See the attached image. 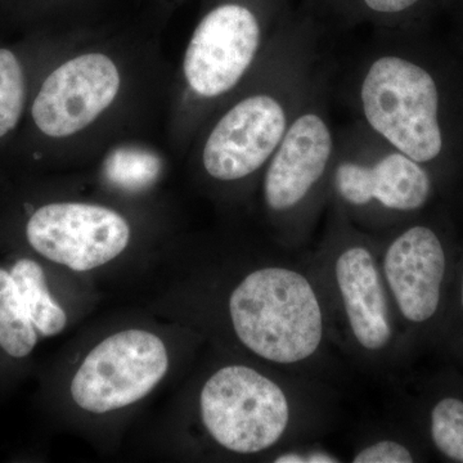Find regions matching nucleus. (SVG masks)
<instances>
[{
	"label": "nucleus",
	"instance_id": "6ab92c4d",
	"mask_svg": "<svg viewBox=\"0 0 463 463\" xmlns=\"http://www.w3.org/2000/svg\"><path fill=\"white\" fill-rule=\"evenodd\" d=\"M346 0H304L301 11L307 16L318 21L322 17H336L339 20L341 11Z\"/></svg>",
	"mask_w": 463,
	"mask_h": 463
},
{
	"label": "nucleus",
	"instance_id": "1a4fd4ad",
	"mask_svg": "<svg viewBox=\"0 0 463 463\" xmlns=\"http://www.w3.org/2000/svg\"><path fill=\"white\" fill-rule=\"evenodd\" d=\"M120 83L118 67L105 54L72 58L53 70L33 96V127L50 138L80 132L111 106Z\"/></svg>",
	"mask_w": 463,
	"mask_h": 463
},
{
	"label": "nucleus",
	"instance_id": "ddd939ff",
	"mask_svg": "<svg viewBox=\"0 0 463 463\" xmlns=\"http://www.w3.org/2000/svg\"><path fill=\"white\" fill-rule=\"evenodd\" d=\"M38 344V331L27 317L16 283L0 267V356L18 362L29 358Z\"/></svg>",
	"mask_w": 463,
	"mask_h": 463
},
{
	"label": "nucleus",
	"instance_id": "dca6fc26",
	"mask_svg": "<svg viewBox=\"0 0 463 463\" xmlns=\"http://www.w3.org/2000/svg\"><path fill=\"white\" fill-rule=\"evenodd\" d=\"M163 169L160 157L141 147L114 149L103 164L106 179L125 191H142L154 184Z\"/></svg>",
	"mask_w": 463,
	"mask_h": 463
},
{
	"label": "nucleus",
	"instance_id": "a211bd4d",
	"mask_svg": "<svg viewBox=\"0 0 463 463\" xmlns=\"http://www.w3.org/2000/svg\"><path fill=\"white\" fill-rule=\"evenodd\" d=\"M354 463H411L413 457L410 450L392 440H383L364 448L353 459Z\"/></svg>",
	"mask_w": 463,
	"mask_h": 463
},
{
	"label": "nucleus",
	"instance_id": "2eb2a0df",
	"mask_svg": "<svg viewBox=\"0 0 463 463\" xmlns=\"http://www.w3.org/2000/svg\"><path fill=\"white\" fill-rule=\"evenodd\" d=\"M432 0H346L339 21L346 25L370 24L383 32H395L431 5Z\"/></svg>",
	"mask_w": 463,
	"mask_h": 463
},
{
	"label": "nucleus",
	"instance_id": "9b49d317",
	"mask_svg": "<svg viewBox=\"0 0 463 463\" xmlns=\"http://www.w3.org/2000/svg\"><path fill=\"white\" fill-rule=\"evenodd\" d=\"M335 272L356 341L368 350L388 345L392 334L388 304L370 250L364 246L344 250Z\"/></svg>",
	"mask_w": 463,
	"mask_h": 463
},
{
	"label": "nucleus",
	"instance_id": "0eeeda50",
	"mask_svg": "<svg viewBox=\"0 0 463 463\" xmlns=\"http://www.w3.org/2000/svg\"><path fill=\"white\" fill-rule=\"evenodd\" d=\"M339 136L335 132L319 79L292 118L265 166V205L276 214L298 209L330 175Z\"/></svg>",
	"mask_w": 463,
	"mask_h": 463
},
{
	"label": "nucleus",
	"instance_id": "4468645a",
	"mask_svg": "<svg viewBox=\"0 0 463 463\" xmlns=\"http://www.w3.org/2000/svg\"><path fill=\"white\" fill-rule=\"evenodd\" d=\"M29 78L21 53L0 47V142L14 134L25 112Z\"/></svg>",
	"mask_w": 463,
	"mask_h": 463
},
{
	"label": "nucleus",
	"instance_id": "412c9836",
	"mask_svg": "<svg viewBox=\"0 0 463 463\" xmlns=\"http://www.w3.org/2000/svg\"><path fill=\"white\" fill-rule=\"evenodd\" d=\"M462 306H463V281H462Z\"/></svg>",
	"mask_w": 463,
	"mask_h": 463
},
{
	"label": "nucleus",
	"instance_id": "20e7f679",
	"mask_svg": "<svg viewBox=\"0 0 463 463\" xmlns=\"http://www.w3.org/2000/svg\"><path fill=\"white\" fill-rule=\"evenodd\" d=\"M200 412L216 443L240 455L269 449L285 434L289 420L283 390L246 365H227L206 381Z\"/></svg>",
	"mask_w": 463,
	"mask_h": 463
},
{
	"label": "nucleus",
	"instance_id": "423d86ee",
	"mask_svg": "<svg viewBox=\"0 0 463 463\" xmlns=\"http://www.w3.org/2000/svg\"><path fill=\"white\" fill-rule=\"evenodd\" d=\"M25 207L23 233L29 248L75 272L102 267L129 245V224L109 207L81 203Z\"/></svg>",
	"mask_w": 463,
	"mask_h": 463
},
{
	"label": "nucleus",
	"instance_id": "7ed1b4c3",
	"mask_svg": "<svg viewBox=\"0 0 463 463\" xmlns=\"http://www.w3.org/2000/svg\"><path fill=\"white\" fill-rule=\"evenodd\" d=\"M331 181L340 201L353 209L416 212L431 194L430 175L422 164L359 123L339 134Z\"/></svg>",
	"mask_w": 463,
	"mask_h": 463
},
{
	"label": "nucleus",
	"instance_id": "39448f33",
	"mask_svg": "<svg viewBox=\"0 0 463 463\" xmlns=\"http://www.w3.org/2000/svg\"><path fill=\"white\" fill-rule=\"evenodd\" d=\"M169 368L164 341L145 330L111 335L85 356L71 381L72 401L87 412L121 410L147 397Z\"/></svg>",
	"mask_w": 463,
	"mask_h": 463
},
{
	"label": "nucleus",
	"instance_id": "f8f14e48",
	"mask_svg": "<svg viewBox=\"0 0 463 463\" xmlns=\"http://www.w3.org/2000/svg\"><path fill=\"white\" fill-rule=\"evenodd\" d=\"M8 270L16 283L24 309L38 334L50 337L65 330L66 312L54 300L42 264L35 259L20 257Z\"/></svg>",
	"mask_w": 463,
	"mask_h": 463
},
{
	"label": "nucleus",
	"instance_id": "aec40b11",
	"mask_svg": "<svg viewBox=\"0 0 463 463\" xmlns=\"http://www.w3.org/2000/svg\"><path fill=\"white\" fill-rule=\"evenodd\" d=\"M277 463H334L339 462V459H335L330 455L326 453H309V455H298V453H288L277 457Z\"/></svg>",
	"mask_w": 463,
	"mask_h": 463
},
{
	"label": "nucleus",
	"instance_id": "f03ea898",
	"mask_svg": "<svg viewBox=\"0 0 463 463\" xmlns=\"http://www.w3.org/2000/svg\"><path fill=\"white\" fill-rule=\"evenodd\" d=\"M230 316L241 343L273 364H298L321 345L316 291L303 274L288 268H263L245 277L232 292Z\"/></svg>",
	"mask_w": 463,
	"mask_h": 463
},
{
	"label": "nucleus",
	"instance_id": "f3484780",
	"mask_svg": "<svg viewBox=\"0 0 463 463\" xmlns=\"http://www.w3.org/2000/svg\"><path fill=\"white\" fill-rule=\"evenodd\" d=\"M431 435L438 449L452 458L463 462V402L446 398L435 405L431 413Z\"/></svg>",
	"mask_w": 463,
	"mask_h": 463
},
{
	"label": "nucleus",
	"instance_id": "9d476101",
	"mask_svg": "<svg viewBox=\"0 0 463 463\" xmlns=\"http://www.w3.org/2000/svg\"><path fill=\"white\" fill-rule=\"evenodd\" d=\"M446 255L435 232L423 225L408 228L390 243L383 273L399 310L408 321L426 322L440 301Z\"/></svg>",
	"mask_w": 463,
	"mask_h": 463
},
{
	"label": "nucleus",
	"instance_id": "6e6552de",
	"mask_svg": "<svg viewBox=\"0 0 463 463\" xmlns=\"http://www.w3.org/2000/svg\"><path fill=\"white\" fill-rule=\"evenodd\" d=\"M263 41L261 18L246 3L215 5L200 21L185 51V80L203 99L230 93L254 65Z\"/></svg>",
	"mask_w": 463,
	"mask_h": 463
},
{
	"label": "nucleus",
	"instance_id": "f257e3e1",
	"mask_svg": "<svg viewBox=\"0 0 463 463\" xmlns=\"http://www.w3.org/2000/svg\"><path fill=\"white\" fill-rule=\"evenodd\" d=\"M386 33L361 61L353 81L358 123L426 165L446 149L441 94L430 70L398 50Z\"/></svg>",
	"mask_w": 463,
	"mask_h": 463
}]
</instances>
